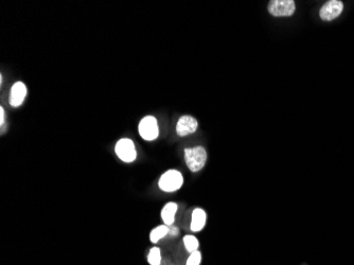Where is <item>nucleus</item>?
<instances>
[{
	"label": "nucleus",
	"mask_w": 354,
	"mask_h": 265,
	"mask_svg": "<svg viewBox=\"0 0 354 265\" xmlns=\"http://www.w3.org/2000/svg\"><path fill=\"white\" fill-rule=\"evenodd\" d=\"M185 154V160L188 169L193 173L201 171L205 165L208 155H207V151L202 145H197L193 148H187L184 152Z\"/></svg>",
	"instance_id": "1"
},
{
	"label": "nucleus",
	"mask_w": 354,
	"mask_h": 265,
	"mask_svg": "<svg viewBox=\"0 0 354 265\" xmlns=\"http://www.w3.org/2000/svg\"><path fill=\"white\" fill-rule=\"evenodd\" d=\"M184 185V176L178 170L170 169L158 179V187L163 192L172 193L178 191Z\"/></svg>",
	"instance_id": "2"
},
{
	"label": "nucleus",
	"mask_w": 354,
	"mask_h": 265,
	"mask_svg": "<svg viewBox=\"0 0 354 265\" xmlns=\"http://www.w3.org/2000/svg\"><path fill=\"white\" fill-rule=\"evenodd\" d=\"M138 132L142 139L146 141H153L159 136V127L157 119L154 116H146L138 125Z\"/></svg>",
	"instance_id": "3"
},
{
	"label": "nucleus",
	"mask_w": 354,
	"mask_h": 265,
	"mask_svg": "<svg viewBox=\"0 0 354 265\" xmlns=\"http://www.w3.org/2000/svg\"><path fill=\"white\" fill-rule=\"evenodd\" d=\"M115 152L120 160L126 164L134 162L137 158V150L135 143L129 138H121L115 147Z\"/></svg>",
	"instance_id": "4"
},
{
	"label": "nucleus",
	"mask_w": 354,
	"mask_h": 265,
	"mask_svg": "<svg viewBox=\"0 0 354 265\" xmlns=\"http://www.w3.org/2000/svg\"><path fill=\"white\" fill-rule=\"evenodd\" d=\"M267 8L275 17H289L295 13L296 3L294 0H272Z\"/></svg>",
	"instance_id": "5"
},
{
	"label": "nucleus",
	"mask_w": 354,
	"mask_h": 265,
	"mask_svg": "<svg viewBox=\"0 0 354 265\" xmlns=\"http://www.w3.org/2000/svg\"><path fill=\"white\" fill-rule=\"evenodd\" d=\"M344 10V3L340 0H330L326 2L319 11V16L325 21H331L342 14Z\"/></svg>",
	"instance_id": "6"
},
{
	"label": "nucleus",
	"mask_w": 354,
	"mask_h": 265,
	"mask_svg": "<svg viewBox=\"0 0 354 265\" xmlns=\"http://www.w3.org/2000/svg\"><path fill=\"white\" fill-rule=\"evenodd\" d=\"M197 126L198 123L194 117L189 115L181 116L176 125V133L180 137L188 136L190 134L195 133Z\"/></svg>",
	"instance_id": "7"
},
{
	"label": "nucleus",
	"mask_w": 354,
	"mask_h": 265,
	"mask_svg": "<svg viewBox=\"0 0 354 265\" xmlns=\"http://www.w3.org/2000/svg\"><path fill=\"white\" fill-rule=\"evenodd\" d=\"M27 96V86L23 82H16L12 88L10 93V104L13 107L20 106Z\"/></svg>",
	"instance_id": "8"
},
{
	"label": "nucleus",
	"mask_w": 354,
	"mask_h": 265,
	"mask_svg": "<svg viewBox=\"0 0 354 265\" xmlns=\"http://www.w3.org/2000/svg\"><path fill=\"white\" fill-rule=\"evenodd\" d=\"M207 222V213L203 208H195L191 215L190 229L192 233H200L205 228Z\"/></svg>",
	"instance_id": "9"
},
{
	"label": "nucleus",
	"mask_w": 354,
	"mask_h": 265,
	"mask_svg": "<svg viewBox=\"0 0 354 265\" xmlns=\"http://www.w3.org/2000/svg\"><path fill=\"white\" fill-rule=\"evenodd\" d=\"M178 210V205L174 202H169L161 210V220L163 224L167 226H172L175 222V217Z\"/></svg>",
	"instance_id": "10"
},
{
	"label": "nucleus",
	"mask_w": 354,
	"mask_h": 265,
	"mask_svg": "<svg viewBox=\"0 0 354 265\" xmlns=\"http://www.w3.org/2000/svg\"><path fill=\"white\" fill-rule=\"evenodd\" d=\"M169 235V226L162 224L157 227H155L150 233V240L152 243L156 244L163 238H166Z\"/></svg>",
	"instance_id": "11"
},
{
	"label": "nucleus",
	"mask_w": 354,
	"mask_h": 265,
	"mask_svg": "<svg viewBox=\"0 0 354 265\" xmlns=\"http://www.w3.org/2000/svg\"><path fill=\"white\" fill-rule=\"evenodd\" d=\"M183 243L189 254L196 252L198 251V249H200V242H198V239L193 235L185 236L183 239Z\"/></svg>",
	"instance_id": "12"
},
{
	"label": "nucleus",
	"mask_w": 354,
	"mask_h": 265,
	"mask_svg": "<svg viewBox=\"0 0 354 265\" xmlns=\"http://www.w3.org/2000/svg\"><path fill=\"white\" fill-rule=\"evenodd\" d=\"M148 262L150 265H160L162 261L161 251L159 247H152L148 254Z\"/></svg>",
	"instance_id": "13"
},
{
	"label": "nucleus",
	"mask_w": 354,
	"mask_h": 265,
	"mask_svg": "<svg viewBox=\"0 0 354 265\" xmlns=\"http://www.w3.org/2000/svg\"><path fill=\"white\" fill-rule=\"evenodd\" d=\"M203 261V255L200 251L193 252L189 255L186 265H201Z\"/></svg>",
	"instance_id": "14"
},
{
	"label": "nucleus",
	"mask_w": 354,
	"mask_h": 265,
	"mask_svg": "<svg viewBox=\"0 0 354 265\" xmlns=\"http://www.w3.org/2000/svg\"><path fill=\"white\" fill-rule=\"evenodd\" d=\"M179 235V229L178 227L174 226V225H172V226H169V235L170 237H177Z\"/></svg>",
	"instance_id": "15"
},
{
	"label": "nucleus",
	"mask_w": 354,
	"mask_h": 265,
	"mask_svg": "<svg viewBox=\"0 0 354 265\" xmlns=\"http://www.w3.org/2000/svg\"><path fill=\"white\" fill-rule=\"evenodd\" d=\"M4 117H5L4 109H3L2 106H0V125H1V129H3V124L5 123Z\"/></svg>",
	"instance_id": "16"
}]
</instances>
